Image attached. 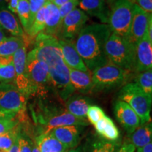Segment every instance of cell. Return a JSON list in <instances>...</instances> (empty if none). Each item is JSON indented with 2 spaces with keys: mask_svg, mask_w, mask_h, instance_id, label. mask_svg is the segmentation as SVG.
<instances>
[{
  "mask_svg": "<svg viewBox=\"0 0 152 152\" xmlns=\"http://www.w3.org/2000/svg\"><path fill=\"white\" fill-rule=\"evenodd\" d=\"M16 116L13 118L5 119L0 121V134L8 132L20 123V118H17Z\"/></svg>",
  "mask_w": 152,
  "mask_h": 152,
  "instance_id": "obj_34",
  "label": "cell"
},
{
  "mask_svg": "<svg viewBox=\"0 0 152 152\" xmlns=\"http://www.w3.org/2000/svg\"><path fill=\"white\" fill-rule=\"evenodd\" d=\"M81 10L99 19L102 23H108L110 9L106 0H79Z\"/></svg>",
  "mask_w": 152,
  "mask_h": 152,
  "instance_id": "obj_18",
  "label": "cell"
},
{
  "mask_svg": "<svg viewBox=\"0 0 152 152\" xmlns=\"http://www.w3.org/2000/svg\"><path fill=\"white\" fill-rule=\"evenodd\" d=\"M105 54L109 62L127 71H135V45L129 39L111 33L106 42Z\"/></svg>",
  "mask_w": 152,
  "mask_h": 152,
  "instance_id": "obj_3",
  "label": "cell"
},
{
  "mask_svg": "<svg viewBox=\"0 0 152 152\" xmlns=\"http://www.w3.org/2000/svg\"><path fill=\"white\" fill-rule=\"evenodd\" d=\"M152 129L150 122L139 126L132 133H131L130 141L134 147L140 148L151 142Z\"/></svg>",
  "mask_w": 152,
  "mask_h": 152,
  "instance_id": "obj_24",
  "label": "cell"
},
{
  "mask_svg": "<svg viewBox=\"0 0 152 152\" xmlns=\"http://www.w3.org/2000/svg\"><path fill=\"white\" fill-rule=\"evenodd\" d=\"M130 74V71L109 61L92 71L94 89L104 90L121 86L127 83Z\"/></svg>",
  "mask_w": 152,
  "mask_h": 152,
  "instance_id": "obj_6",
  "label": "cell"
},
{
  "mask_svg": "<svg viewBox=\"0 0 152 152\" xmlns=\"http://www.w3.org/2000/svg\"><path fill=\"white\" fill-rule=\"evenodd\" d=\"M0 28H1V26H0Z\"/></svg>",
  "mask_w": 152,
  "mask_h": 152,
  "instance_id": "obj_50",
  "label": "cell"
},
{
  "mask_svg": "<svg viewBox=\"0 0 152 152\" xmlns=\"http://www.w3.org/2000/svg\"><path fill=\"white\" fill-rule=\"evenodd\" d=\"M151 19V14L145 12L134 4L133 16L128 37L129 41L136 45L141 40L147 33L148 26Z\"/></svg>",
  "mask_w": 152,
  "mask_h": 152,
  "instance_id": "obj_11",
  "label": "cell"
},
{
  "mask_svg": "<svg viewBox=\"0 0 152 152\" xmlns=\"http://www.w3.org/2000/svg\"><path fill=\"white\" fill-rule=\"evenodd\" d=\"M105 115V113L102 109L95 105L90 106L87 112V118L89 122L94 125Z\"/></svg>",
  "mask_w": 152,
  "mask_h": 152,
  "instance_id": "obj_31",
  "label": "cell"
},
{
  "mask_svg": "<svg viewBox=\"0 0 152 152\" xmlns=\"http://www.w3.org/2000/svg\"><path fill=\"white\" fill-rule=\"evenodd\" d=\"M26 70L29 80L31 96H43L48 92L51 85L49 68L45 62L37 59L33 53L30 52L26 58Z\"/></svg>",
  "mask_w": 152,
  "mask_h": 152,
  "instance_id": "obj_7",
  "label": "cell"
},
{
  "mask_svg": "<svg viewBox=\"0 0 152 152\" xmlns=\"http://www.w3.org/2000/svg\"><path fill=\"white\" fill-rule=\"evenodd\" d=\"M57 7H59L61 6L64 4L69 1L70 0H51Z\"/></svg>",
  "mask_w": 152,
  "mask_h": 152,
  "instance_id": "obj_43",
  "label": "cell"
},
{
  "mask_svg": "<svg viewBox=\"0 0 152 152\" xmlns=\"http://www.w3.org/2000/svg\"><path fill=\"white\" fill-rule=\"evenodd\" d=\"M136 65L135 71L137 73L151 70L152 68V42L147 36L135 45Z\"/></svg>",
  "mask_w": 152,
  "mask_h": 152,
  "instance_id": "obj_15",
  "label": "cell"
},
{
  "mask_svg": "<svg viewBox=\"0 0 152 152\" xmlns=\"http://www.w3.org/2000/svg\"><path fill=\"white\" fill-rule=\"evenodd\" d=\"M0 26L15 37H24L25 33L13 13L7 8L0 9Z\"/></svg>",
  "mask_w": 152,
  "mask_h": 152,
  "instance_id": "obj_20",
  "label": "cell"
},
{
  "mask_svg": "<svg viewBox=\"0 0 152 152\" xmlns=\"http://www.w3.org/2000/svg\"><path fill=\"white\" fill-rule=\"evenodd\" d=\"M32 152H40L39 151V149L38 147L36 144L35 142H34L33 144V148H32Z\"/></svg>",
  "mask_w": 152,
  "mask_h": 152,
  "instance_id": "obj_46",
  "label": "cell"
},
{
  "mask_svg": "<svg viewBox=\"0 0 152 152\" xmlns=\"http://www.w3.org/2000/svg\"><path fill=\"white\" fill-rule=\"evenodd\" d=\"M135 147L131 143H125L117 152H134Z\"/></svg>",
  "mask_w": 152,
  "mask_h": 152,
  "instance_id": "obj_39",
  "label": "cell"
},
{
  "mask_svg": "<svg viewBox=\"0 0 152 152\" xmlns=\"http://www.w3.org/2000/svg\"><path fill=\"white\" fill-rule=\"evenodd\" d=\"M69 75L70 82L75 91L87 93L94 89L92 72L90 71H81L69 68Z\"/></svg>",
  "mask_w": 152,
  "mask_h": 152,
  "instance_id": "obj_19",
  "label": "cell"
},
{
  "mask_svg": "<svg viewBox=\"0 0 152 152\" xmlns=\"http://www.w3.org/2000/svg\"><path fill=\"white\" fill-rule=\"evenodd\" d=\"M134 4L130 0H115L110 9L108 23L111 33L128 39Z\"/></svg>",
  "mask_w": 152,
  "mask_h": 152,
  "instance_id": "obj_5",
  "label": "cell"
},
{
  "mask_svg": "<svg viewBox=\"0 0 152 152\" xmlns=\"http://www.w3.org/2000/svg\"><path fill=\"white\" fill-rule=\"evenodd\" d=\"M35 142L40 152H66L68 149L49 132L39 134Z\"/></svg>",
  "mask_w": 152,
  "mask_h": 152,
  "instance_id": "obj_21",
  "label": "cell"
},
{
  "mask_svg": "<svg viewBox=\"0 0 152 152\" xmlns=\"http://www.w3.org/2000/svg\"><path fill=\"white\" fill-rule=\"evenodd\" d=\"M130 1L145 12L148 14H151L152 0H130Z\"/></svg>",
  "mask_w": 152,
  "mask_h": 152,
  "instance_id": "obj_37",
  "label": "cell"
},
{
  "mask_svg": "<svg viewBox=\"0 0 152 152\" xmlns=\"http://www.w3.org/2000/svg\"><path fill=\"white\" fill-rule=\"evenodd\" d=\"M15 77L14 56H0V83L14 84Z\"/></svg>",
  "mask_w": 152,
  "mask_h": 152,
  "instance_id": "obj_25",
  "label": "cell"
},
{
  "mask_svg": "<svg viewBox=\"0 0 152 152\" xmlns=\"http://www.w3.org/2000/svg\"><path fill=\"white\" fill-rule=\"evenodd\" d=\"M1 8H7L6 0H0V9Z\"/></svg>",
  "mask_w": 152,
  "mask_h": 152,
  "instance_id": "obj_47",
  "label": "cell"
},
{
  "mask_svg": "<svg viewBox=\"0 0 152 152\" xmlns=\"http://www.w3.org/2000/svg\"><path fill=\"white\" fill-rule=\"evenodd\" d=\"M26 44L25 37H6L0 42V56H14L15 53Z\"/></svg>",
  "mask_w": 152,
  "mask_h": 152,
  "instance_id": "obj_26",
  "label": "cell"
},
{
  "mask_svg": "<svg viewBox=\"0 0 152 152\" xmlns=\"http://www.w3.org/2000/svg\"><path fill=\"white\" fill-rule=\"evenodd\" d=\"M45 6L37 11V14L34 17L33 21L32 23L31 26L28 30V38L33 39L37 37L38 34L43 33L45 29Z\"/></svg>",
  "mask_w": 152,
  "mask_h": 152,
  "instance_id": "obj_27",
  "label": "cell"
},
{
  "mask_svg": "<svg viewBox=\"0 0 152 152\" xmlns=\"http://www.w3.org/2000/svg\"><path fill=\"white\" fill-rule=\"evenodd\" d=\"M18 140L19 152H32L33 143L27 137L20 134Z\"/></svg>",
  "mask_w": 152,
  "mask_h": 152,
  "instance_id": "obj_36",
  "label": "cell"
},
{
  "mask_svg": "<svg viewBox=\"0 0 152 152\" xmlns=\"http://www.w3.org/2000/svg\"><path fill=\"white\" fill-rule=\"evenodd\" d=\"M28 98L13 83H0V111L15 113L23 111Z\"/></svg>",
  "mask_w": 152,
  "mask_h": 152,
  "instance_id": "obj_8",
  "label": "cell"
},
{
  "mask_svg": "<svg viewBox=\"0 0 152 152\" xmlns=\"http://www.w3.org/2000/svg\"><path fill=\"white\" fill-rule=\"evenodd\" d=\"M20 123L8 132L0 134V150L4 152H7L14 145L15 142L20 134Z\"/></svg>",
  "mask_w": 152,
  "mask_h": 152,
  "instance_id": "obj_29",
  "label": "cell"
},
{
  "mask_svg": "<svg viewBox=\"0 0 152 152\" xmlns=\"http://www.w3.org/2000/svg\"><path fill=\"white\" fill-rule=\"evenodd\" d=\"M68 149L75 148L80 140V128L77 125H68L53 129L49 132Z\"/></svg>",
  "mask_w": 152,
  "mask_h": 152,
  "instance_id": "obj_16",
  "label": "cell"
},
{
  "mask_svg": "<svg viewBox=\"0 0 152 152\" xmlns=\"http://www.w3.org/2000/svg\"><path fill=\"white\" fill-rule=\"evenodd\" d=\"M111 34L109 25L92 23L85 26L77 36L75 46L89 71L109 62L105 45Z\"/></svg>",
  "mask_w": 152,
  "mask_h": 152,
  "instance_id": "obj_2",
  "label": "cell"
},
{
  "mask_svg": "<svg viewBox=\"0 0 152 152\" xmlns=\"http://www.w3.org/2000/svg\"><path fill=\"white\" fill-rule=\"evenodd\" d=\"M119 100L128 104L140 119L141 125L151 122V99L142 91L136 83H128L118 94Z\"/></svg>",
  "mask_w": 152,
  "mask_h": 152,
  "instance_id": "obj_4",
  "label": "cell"
},
{
  "mask_svg": "<svg viewBox=\"0 0 152 152\" xmlns=\"http://www.w3.org/2000/svg\"><path fill=\"white\" fill-rule=\"evenodd\" d=\"M5 37H6V35H5L4 32L2 28H0V42H1L2 41Z\"/></svg>",
  "mask_w": 152,
  "mask_h": 152,
  "instance_id": "obj_45",
  "label": "cell"
},
{
  "mask_svg": "<svg viewBox=\"0 0 152 152\" xmlns=\"http://www.w3.org/2000/svg\"><path fill=\"white\" fill-rule=\"evenodd\" d=\"M7 7L8 9L13 14H16V8L18 5V0H6Z\"/></svg>",
  "mask_w": 152,
  "mask_h": 152,
  "instance_id": "obj_38",
  "label": "cell"
},
{
  "mask_svg": "<svg viewBox=\"0 0 152 152\" xmlns=\"http://www.w3.org/2000/svg\"><path fill=\"white\" fill-rule=\"evenodd\" d=\"M79 5V0H70L69 1L66 2L58 7V11H59L60 18L61 23L64 18L71 12L73 9H75L77 6Z\"/></svg>",
  "mask_w": 152,
  "mask_h": 152,
  "instance_id": "obj_33",
  "label": "cell"
},
{
  "mask_svg": "<svg viewBox=\"0 0 152 152\" xmlns=\"http://www.w3.org/2000/svg\"><path fill=\"white\" fill-rule=\"evenodd\" d=\"M27 54V44L20 47L14 54V65L16 73L14 85L20 92L29 98L31 96V90L26 70Z\"/></svg>",
  "mask_w": 152,
  "mask_h": 152,
  "instance_id": "obj_9",
  "label": "cell"
},
{
  "mask_svg": "<svg viewBox=\"0 0 152 152\" xmlns=\"http://www.w3.org/2000/svg\"><path fill=\"white\" fill-rule=\"evenodd\" d=\"M88 20V16L80 9H73L63 20L59 37L73 40L85 27Z\"/></svg>",
  "mask_w": 152,
  "mask_h": 152,
  "instance_id": "obj_10",
  "label": "cell"
},
{
  "mask_svg": "<svg viewBox=\"0 0 152 152\" xmlns=\"http://www.w3.org/2000/svg\"><path fill=\"white\" fill-rule=\"evenodd\" d=\"M137 152H152V144L151 142L147 144L144 147L137 148Z\"/></svg>",
  "mask_w": 152,
  "mask_h": 152,
  "instance_id": "obj_41",
  "label": "cell"
},
{
  "mask_svg": "<svg viewBox=\"0 0 152 152\" xmlns=\"http://www.w3.org/2000/svg\"><path fill=\"white\" fill-rule=\"evenodd\" d=\"M66 109L74 116L80 119H86L87 112L90 106V100L84 96H74L68 99Z\"/></svg>",
  "mask_w": 152,
  "mask_h": 152,
  "instance_id": "obj_23",
  "label": "cell"
},
{
  "mask_svg": "<svg viewBox=\"0 0 152 152\" xmlns=\"http://www.w3.org/2000/svg\"><path fill=\"white\" fill-rule=\"evenodd\" d=\"M0 152H4V151H1V150H0Z\"/></svg>",
  "mask_w": 152,
  "mask_h": 152,
  "instance_id": "obj_49",
  "label": "cell"
},
{
  "mask_svg": "<svg viewBox=\"0 0 152 152\" xmlns=\"http://www.w3.org/2000/svg\"><path fill=\"white\" fill-rule=\"evenodd\" d=\"M66 152H83L80 148H73V149H69L66 150Z\"/></svg>",
  "mask_w": 152,
  "mask_h": 152,
  "instance_id": "obj_44",
  "label": "cell"
},
{
  "mask_svg": "<svg viewBox=\"0 0 152 152\" xmlns=\"http://www.w3.org/2000/svg\"><path fill=\"white\" fill-rule=\"evenodd\" d=\"M114 111L118 121L130 134L141 125L137 114L128 104L123 101L118 100L115 102Z\"/></svg>",
  "mask_w": 152,
  "mask_h": 152,
  "instance_id": "obj_13",
  "label": "cell"
},
{
  "mask_svg": "<svg viewBox=\"0 0 152 152\" xmlns=\"http://www.w3.org/2000/svg\"><path fill=\"white\" fill-rule=\"evenodd\" d=\"M141 90L152 99V71L151 70L137 73L135 77V83Z\"/></svg>",
  "mask_w": 152,
  "mask_h": 152,
  "instance_id": "obj_30",
  "label": "cell"
},
{
  "mask_svg": "<svg viewBox=\"0 0 152 152\" xmlns=\"http://www.w3.org/2000/svg\"><path fill=\"white\" fill-rule=\"evenodd\" d=\"M116 144L111 141H100L93 145L92 152H115Z\"/></svg>",
  "mask_w": 152,
  "mask_h": 152,
  "instance_id": "obj_32",
  "label": "cell"
},
{
  "mask_svg": "<svg viewBox=\"0 0 152 152\" xmlns=\"http://www.w3.org/2000/svg\"><path fill=\"white\" fill-rule=\"evenodd\" d=\"M45 8V29L43 33L57 38V37H59L62 24L58 7L51 0H47Z\"/></svg>",
  "mask_w": 152,
  "mask_h": 152,
  "instance_id": "obj_17",
  "label": "cell"
},
{
  "mask_svg": "<svg viewBox=\"0 0 152 152\" xmlns=\"http://www.w3.org/2000/svg\"><path fill=\"white\" fill-rule=\"evenodd\" d=\"M94 128L98 134L108 141H115L120 136L118 129L113 121L106 115L94 125Z\"/></svg>",
  "mask_w": 152,
  "mask_h": 152,
  "instance_id": "obj_22",
  "label": "cell"
},
{
  "mask_svg": "<svg viewBox=\"0 0 152 152\" xmlns=\"http://www.w3.org/2000/svg\"><path fill=\"white\" fill-rule=\"evenodd\" d=\"M16 14H18L22 26L28 33V30L31 26V17H30V6L28 0H18L16 8Z\"/></svg>",
  "mask_w": 152,
  "mask_h": 152,
  "instance_id": "obj_28",
  "label": "cell"
},
{
  "mask_svg": "<svg viewBox=\"0 0 152 152\" xmlns=\"http://www.w3.org/2000/svg\"><path fill=\"white\" fill-rule=\"evenodd\" d=\"M7 152H19V148H18V139L16 140V141L15 142L14 145L11 147L10 149Z\"/></svg>",
  "mask_w": 152,
  "mask_h": 152,
  "instance_id": "obj_42",
  "label": "cell"
},
{
  "mask_svg": "<svg viewBox=\"0 0 152 152\" xmlns=\"http://www.w3.org/2000/svg\"><path fill=\"white\" fill-rule=\"evenodd\" d=\"M44 127L41 134H47L53 129L68 125L87 126L89 125L87 119H80L74 116L67 111L59 113L53 114L51 116L44 119Z\"/></svg>",
  "mask_w": 152,
  "mask_h": 152,
  "instance_id": "obj_12",
  "label": "cell"
},
{
  "mask_svg": "<svg viewBox=\"0 0 152 152\" xmlns=\"http://www.w3.org/2000/svg\"><path fill=\"white\" fill-rule=\"evenodd\" d=\"M16 115L17 113H4V112L0 111V121L5 119L13 118L16 117Z\"/></svg>",
  "mask_w": 152,
  "mask_h": 152,
  "instance_id": "obj_40",
  "label": "cell"
},
{
  "mask_svg": "<svg viewBox=\"0 0 152 152\" xmlns=\"http://www.w3.org/2000/svg\"><path fill=\"white\" fill-rule=\"evenodd\" d=\"M108 1H113V0H108Z\"/></svg>",
  "mask_w": 152,
  "mask_h": 152,
  "instance_id": "obj_48",
  "label": "cell"
},
{
  "mask_svg": "<svg viewBox=\"0 0 152 152\" xmlns=\"http://www.w3.org/2000/svg\"><path fill=\"white\" fill-rule=\"evenodd\" d=\"M31 52L47 64L51 85L57 94L63 100L69 99L75 90L70 82L69 68L63 58L58 38L45 33L38 34Z\"/></svg>",
  "mask_w": 152,
  "mask_h": 152,
  "instance_id": "obj_1",
  "label": "cell"
},
{
  "mask_svg": "<svg viewBox=\"0 0 152 152\" xmlns=\"http://www.w3.org/2000/svg\"><path fill=\"white\" fill-rule=\"evenodd\" d=\"M30 6V17H31V24L33 21L34 17L35 14H37V11L41 8H42L45 4L47 1V0H28Z\"/></svg>",
  "mask_w": 152,
  "mask_h": 152,
  "instance_id": "obj_35",
  "label": "cell"
},
{
  "mask_svg": "<svg viewBox=\"0 0 152 152\" xmlns=\"http://www.w3.org/2000/svg\"><path fill=\"white\" fill-rule=\"evenodd\" d=\"M58 44L63 58L68 68L81 71H89L77 52L73 41L66 39H58Z\"/></svg>",
  "mask_w": 152,
  "mask_h": 152,
  "instance_id": "obj_14",
  "label": "cell"
}]
</instances>
